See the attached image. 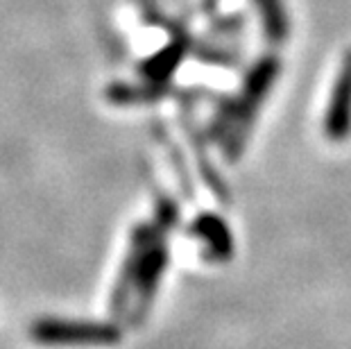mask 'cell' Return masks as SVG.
<instances>
[{"mask_svg":"<svg viewBox=\"0 0 351 349\" xmlns=\"http://www.w3.org/2000/svg\"><path fill=\"white\" fill-rule=\"evenodd\" d=\"M159 234H161V229L156 227L154 220L152 222H138V225L132 229L130 245H127L121 270H118V277H116L114 288H111V295H109V313L114 317H123L127 311L132 309L141 256H143V250L147 248V243H150L154 236H159ZM163 234H166V232H163Z\"/></svg>","mask_w":351,"mask_h":349,"instance_id":"cell-4","label":"cell"},{"mask_svg":"<svg viewBox=\"0 0 351 349\" xmlns=\"http://www.w3.org/2000/svg\"><path fill=\"white\" fill-rule=\"evenodd\" d=\"M179 215H182V211H179L177 200H173L161 191L156 193V197H154V222H156V227L166 234L173 232V229L179 225Z\"/></svg>","mask_w":351,"mask_h":349,"instance_id":"cell-11","label":"cell"},{"mask_svg":"<svg viewBox=\"0 0 351 349\" xmlns=\"http://www.w3.org/2000/svg\"><path fill=\"white\" fill-rule=\"evenodd\" d=\"M324 134L335 143H340L351 134V48L342 57L331 95H328Z\"/></svg>","mask_w":351,"mask_h":349,"instance_id":"cell-6","label":"cell"},{"mask_svg":"<svg viewBox=\"0 0 351 349\" xmlns=\"http://www.w3.org/2000/svg\"><path fill=\"white\" fill-rule=\"evenodd\" d=\"M186 55V46L182 39L170 41L166 48H161L159 53L147 57L143 64H141V73L147 82H154V84H166L170 75L175 73V69L182 64V59Z\"/></svg>","mask_w":351,"mask_h":349,"instance_id":"cell-8","label":"cell"},{"mask_svg":"<svg viewBox=\"0 0 351 349\" xmlns=\"http://www.w3.org/2000/svg\"><path fill=\"white\" fill-rule=\"evenodd\" d=\"M189 236L199 241L202 256L213 263H227L234 258L236 241L229 222L215 211H199L189 225Z\"/></svg>","mask_w":351,"mask_h":349,"instance_id":"cell-5","label":"cell"},{"mask_svg":"<svg viewBox=\"0 0 351 349\" xmlns=\"http://www.w3.org/2000/svg\"><path fill=\"white\" fill-rule=\"evenodd\" d=\"M166 95V86L147 82L143 86H130V84H111L107 88V100L114 105H138V102H154Z\"/></svg>","mask_w":351,"mask_h":349,"instance_id":"cell-9","label":"cell"},{"mask_svg":"<svg viewBox=\"0 0 351 349\" xmlns=\"http://www.w3.org/2000/svg\"><path fill=\"white\" fill-rule=\"evenodd\" d=\"M29 338L43 347H114L121 343L123 329L111 320L41 317L29 326Z\"/></svg>","mask_w":351,"mask_h":349,"instance_id":"cell-2","label":"cell"},{"mask_svg":"<svg viewBox=\"0 0 351 349\" xmlns=\"http://www.w3.org/2000/svg\"><path fill=\"white\" fill-rule=\"evenodd\" d=\"M168 234H159L147 243V248L143 250L141 256L138 274H136V288H134V300L130 309V320L132 324H141L150 313L154 297L159 293L161 279L168 270L170 263V248L166 241Z\"/></svg>","mask_w":351,"mask_h":349,"instance_id":"cell-3","label":"cell"},{"mask_svg":"<svg viewBox=\"0 0 351 349\" xmlns=\"http://www.w3.org/2000/svg\"><path fill=\"white\" fill-rule=\"evenodd\" d=\"M279 59L267 55L250 71L243 84V91L236 100H229L220 107L218 116L211 121L208 136L222 141V154L229 163H236L243 154L247 139L252 134L254 121L261 109V102L270 93L276 75H279Z\"/></svg>","mask_w":351,"mask_h":349,"instance_id":"cell-1","label":"cell"},{"mask_svg":"<svg viewBox=\"0 0 351 349\" xmlns=\"http://www.w3.org/2000/svg\"><path fill=\"white\" fill-rule=\"evenodd\" d=\"M184 128H186V134H189V141H191V147L193 152H195V161H197V173L202 177V182L206 184V189L213 193L215 200L222 204V206H229L231 204V193L227 189L225 180H222L220 170L215 168V163L208 157V150H206V143H204V136L199 134V132L193 128V123L186 118L184 121Z\"/></svg>","mask_w":351,"mask_h":349,"instance_id":"cell-7","label":"cell"},{"mask_svg":"<svg viewBox=\"0 0 351 349\" xmlns=\"http://www.w3.org/2000/svg\"><path fill=\"white\" fill-rule=\"evenodd\" d=\"M258 7L261 21H263L267 39L281 43L288 39V14L283 10L281 0H254Z\"/></svg>","mask_w":351,"mask_h":349,"instance_id":"cell-10","label":"cell"}]
</instances>
